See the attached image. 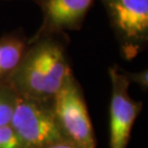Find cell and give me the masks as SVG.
Returning a JSON list of instances; mask_svg holds the SVG:
<instances>
[{"mask_svg": "<svg viewBox=\"0 0 148 148\" xmlns=\"http://www.w3.org/2000/svg\"><path fill=\"white\" fill-rule=\"evenodd\" d=\"M119 44L120 53L132 60L148 43V0H101Z\"/></svg>", "mask_w": 148, "mask_h": 148, "instance_id": "cell-3", "label": "cell"}, {"mask_svg": "<svg viewBox=\"0 0 148 148\" xmlns=\"http://www.w3.org/2000/svg\"><path fill=\"white\" fill-rule=\"evenodd\" d=\"M10 125L27 148H41L64 140L51 101L17 94Z\"/></svg>", "mask_w": 148, "mask_h": 148, "instance_id": "cell-4", "label": "cell"}, {"mask_svg": "<svg viewBox=\"0 0 148 148\" xmlns=\"http://www.w3.org/2000/svg\"><path fill=\"white\" fill-rule=\"evenodd\" d=\"M17 93L5 81H0V126L9 125L13 116Z\"/></svg>", "mask_w": 148, "mask_h": 148, "instance_id": "cell-8", "label": "cell"}, {"mask_svg": "<svg viewBox=\"0 0 148 148\" xmlns=\"http://www.w3.org/2000/svg\"><path fill=\"white\" fill-rule=\"evenodd\" d=\"M112 84L110 102V148H127L133 126L143 109L129 93L131 83L118 66L109 69Z\"/></svg>", "mask_w": 148, "mask_h": 148, "instance_id": "cell-5", "label": "cell"}, {"mask_svg": "<svg viewBox=\"0 0 148 148\" xmlns=\"http://www.w3.org/2000/svg\"><path fill=\"white\" fill-rule=\"evenodd\" d=\"M28 40L21 33H12L0 38V81H5L21 61Z\"/></svg>", "mask_w": 148, "mask_h": 148, "instance_id": "cell-7", "label": "cell"}, {"mask_svg": "<svg viewBox=\"0 0 148 148\" xmlns=\"http://www.w3.org/2000/svg\"><path fill=\"white\" fill-rule=\"evenodd\" d=\"M0 148H27L12 126H0Z\"/></svg>", "mask_w": 148, "mask_h": 148, "instance_id": "cell-9", "label": "cell"}, {"mask_svg": "<svg viewBox=\"0 0 148 148\" xmlns=\"http://www.w3.org/2000/svg\"><path fill=\"white\" fill-rule=\"evenodd\" d=\"M124 75L127 77L130 83H135L141 88L143 90H147L148 88V71L147 69L141 70L140 72H128L121 69Z\"/></svg>", "mask_w": 148, "mask_h": 148, "instance_id": "cell-10", "label": "cell"}, {"mask_svg": "<svg viewBox=\"0 0 148 148\" xmlns=\"http://www.w3.org/2000/svg\"><path fill=\"white\" fill-rule=\"evenodd\" d=\"M42 12V22L30 40L63 35L81 29L93 0H35Z\"/></svg>", "mask_w": 148, "mask_h": 148, "instance_id": "cell-6", "label": "cell"}, {"mask_svg": "<svg viewBox=\"0 0 148 148\" xmlns=\"http://www.w3.org/2000/svg\"><path fill=\"white\" fill-rule=\"evenodd\" d=\"M52 108L64 138L79 148H96L92 123L84 92L71 72L52 99Z\"/></svg>", "mask_w": 148, "mask_h": 148, "instance_id": "cell-2", "label": "cell"}, {"mask_svg": "<svg viewBox=\"0 0 148 148\" xmlns=\"http://www.w3.org/2000/svg\"><path fill=\"white\" fill-rule=\"evenodd\" d=\"M41 148H79V147L76 146L75 144L70 143V141H69V140H61V141H58V143L49 144V145H46V146L41 147Z\"/></svg>", "mask_w": 148, "mask_h": 148, "instance_id": "cell-11", "label": "cell"}, {"mask_svg": "<svg viewBox=\"0 0 148 148\" xmlns=\"http://www.w3.org/2000/svg\"><path fill=\"white\" fill-rule=\"evenodd\" d=\"M61 35L28 40L16 69L5 82L18 94L40 101H51L72 72Z\"/></svg>", "mask_w": 148, "mask_h": 148, "instance_id": "cell-1", "label": "cell"}]
</instances>
